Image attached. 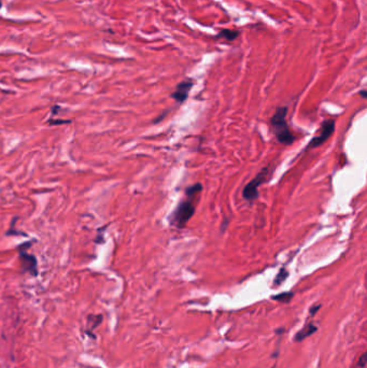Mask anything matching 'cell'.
I'll use <instances>...</instances> for the list:
<instances>
[{
    "mask_svg": "<svg viewBox=\"0 0 367 368\" xmlns=\"http://www.w3.org/2000/svg\"><path fill=\"white\" fill-rule=\"evenodd\" d=\"M203 191L201 183H196L186 190V199H182L169 217V222L177 228H185L189 221L193 218L196 209V197Z\"/></svg>",
    "mask_w": 367,
    "mask_h": 368,
    "instance_id": "cell-1",
    "label": "cell"
},
{
    "mask_svg": "<svg viewBox=\"0 0 367 368\" xmlns=\"http://www.w3.org/2000/svg\"><path fill=\"white\" fill-rule=\"evenodd\" d=\"M288 107H279L274 115L270 118V125L273 134L277 140L285 146H290L296 139V137L291 132L290 127L286 123V114H288Z\"/></svg>",
    "mask_w": 367,
    "mask_h": 368,
    "instance_id": "cell-2",
    "label": "cell"
},
{
    "mask_svg": "<svg viewBox=\"0 0 367 368\" xmlns=\"http://www.w3.org/2000/svg\"><path fill=\"white\" fill-rule=\"evenodd\" d=\"M33 242H34V240L33 241L22 243L21 246L18 247V251H19V260L21 263V267L24 273H28L33 277H37L38 276L37 258L35 257V255L29 254L27 252L29 248L33 246Z\"/></svg>",
    "mask_w": 367,
    "mask_h": 368,
    "instance_id": "cell-3",
    "label": "cell"
},
{
    "mask_svg": "<svg viewBox=\"0 0 367 368\" xmlns=\"http://www.w3.org/2000/svg\"><path fill=\"white\" fill-rule=\"evenodd\" d=\"M270 168L265 167L255 175V178L252 179L242 190V197L246 199L247 202L252 203L255 199L259 197V188L261 184L264 183L269 175Z\"/></svg>",
    "mask_w": 367,
    "mask_h": 368,
    "instance_id": "cell-4",
    "label": "cell"
},
{
    "mask_svg": "<svg viewBox=\"0 0 367 368\" xmlns=\"http://www.w3.org/2000/svg\"><path fill=\"white\" fill-rule=\"evenodd\" d=\"M334 131H335V119H333V118L326 119V121H324L322 123L320 134H319L318 136H316V137H314L313 139L310 140L309 145L306 147L305 151H308V150H311V149H316V148H319L320 146H322L323 143L333 135Z\"/></svg>",
    "mask_w": 367,
    "mask_h": 368,
    "instance_id": "cell-5",
    "label": "cell"
},
{
    "mask_svg": "<svg viewBox=\"0 0 367 368\" xmlns=\"http://www.w3.org/2000/svg\"><path fill=\"white\" fill-rule=\"evenodd\" d=\"M194 84H195V82L193 79L183 80V81H181L177 85V87H175V91L171 94V98H173L179 103L185 102L188 99L189 94H190L191 90H192Z\"/></svg>",
    "mask_w": 367,
    "mask_h": 368,
    "instance_id": "cell-6",
    "label": "cell"
},
{
    "mask_svg": "<svg viewBox=\"0 0 367 368\" xmlns=\"http://www.w3.org/2000/svg\"><path fill=\"white\" fill-rule=\"evenodd\" d=\"M318 331V326L314 322H306L304 327L300 331H298L294 336V341L295 342H301L311 335L315 334Z\"/></svg>",
    "mask_w": 367,
    "mask_h": 368,
    "instance_id": "cell-7",
    "label": "cell"
},
{
    "mask_svg": "<svg viewBox=\"0 0 367 368\" xmlns=\"http://www.w3.org/2000/svg\"><path fill=\"white\" fill-rule=\"evenodd\" d=\"M294 297V293L293 292H283V293H279L277 295L271 296V299L282 302V303H289Z\"/></svg>",
    "mask_w": 367,
    "mask_h": 368,
    "instance_id": "cell-8",
    "label": "cell"
},
{
    "mask_svg": "<svg viewBox=\"0 0 367 368\" xmlns=\"http://www.w3.org/2000/svg\"><path fill=\"white\" fill-rule=\"evenodd\" d=\"M239 36V31L229 30V29H222L218 34V38L225 39L227 41H234V40Z\"/></svg>",
    "mask_w": 367,
    "mask_h": 368,
    "instance_id": "cell-9",
    "label": "cell"
},
{
    "mask_svg": "<svg viewBox=\"0 0 367 368\" xmlns=\"http://www.w3.org/2000/svg\"><path fill=\"white\" fill-rule=\"evenodd\" d=\"M289 271L288 270H286L285 268H281L280 270H279V273H278V275L276 276V278H275V280H274V286L275 287H277V286H279V285H281L284 281H285V280L286 279H288V277H289Z\"/></svg>",
    "mask_w": 367,
    "mask_h": 368,
    "instance_id": "cell-10",
    "label": "cell"
},
{
    "mask_svg": "<svg viewBox=\"0 0 367 368\" xmlns=\"http://www.w3.org/2000/svg\"><path fill=\"white\" fill-rule=\"evenodd\" d=\"M102 322V316H89L87 317V325H89V329L94 330L96 329L97 325H99Z\"/></svg>",
    "mask_w": 367,
    "mask_h": 368,
    "instance_id": "cell-11",
    "label": "cell"
},
{
    "mask_svg": "<svg viewBox=\"0 0 367 368\" xmlns=\"http://www.w3.org/2000/svg\"><path fill=\"white\" fill-rule=\"evenodd\" d=\"M321 307H322V306L320 305V303H319V305H314L313 307H311V308L309 309V318L316 316V314L318 313L319 310H320V308H321Z\"/></svg>",
    "mask_w": 367,
    "mask_h": 368,
    "instance_id": "cell-12",
    "label": "cell"
},
{
    "mask_svg": "<svg viewBox=\"0 0 367 368\" xmlns=\"http://www.w3.org/2000/svg\"><path fill=\"white\" fill-rule=\"evenodd\" d=\"M47 123H49L50 125H60V124H64V123H70V121H64V119H58V121H54V119H49L47 121Z\"/></svg>",
    "mask_w": 367,
    "mask_h": 368,
    "instance_id": "cell-13",
    "label": "cell"
},
{
    "mask_svg": "<svg viewBox=\"0 0 367 368\" xmlns=\"http://www.w3.org/2000/svg\"><path fill=\"white\" fill-rule=\"evenodd\" d=\"M361 96H362V97L363 98H367V95H366V91L365 90H363V91H361Z\"/></svg>",
    "mask_w": 367,
    "mask_h": 368,
    "instance_id": "cell-14",
    "label": "cell"
},
{
    "mask_svg": "<svg viewBox=\"0 0 367 368\" xmlns=\"http://www.w3.org/2000/svg\"><path fill=\"white\" fill-rule=\"evenodd\" d=\"M2 8H3V2H2V0H0V9H2Z\"/></svg>",
    "mask_w": 367,
    "mask_h": 368,
    "instance_id": "cell-15",
    "label": "cell"
},
{
    "mask_svg": "<svg viewBox=\"0 0 367 368\" xmlns=\"http://www.w3.org/2000/svg\"><path fill=\"white\" fill-rule=\"evenodd\" d=\"M273 368H274V367H273Z\"/></svg>",
    "mask_w": 367,
    "mask_h": 368,
    "instance_id": "cell-16",
    "label": "cell"
}]
</instances>
